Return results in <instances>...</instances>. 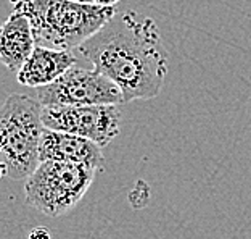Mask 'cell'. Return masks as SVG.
Returning a JSON list of instances; mask_svg holds the SVG:
<instances>
[{"label":"cell","mask_w":251,"mask_h":239,"mask_svg":"<svg viewBox=\"0 0 251 239\" xmlns=\"http://www.w3.org/2000/svg\"><path fill=\"white\" fill-rule=\"evenodd\" d=\"M77 50L94 70L116 84L124 104L161 92L169 54L150 16L135 11L116 15Z\"/></svg>","instance_id":"cell-1"},{"label":"cell","mask_w":251,"mask_h":239,"mask_svg":"<svg viewBox=\"0 0 251 239\" xmlns=\"http://www.w3.org/2000/svg\"><path fill=\"white\" fill-rule=\"evenodd\" d=\"M31 23L36 45L73 52L116 16L115 7L70 0H23L13 7Z\"/></svg>","instance_id":"cell-2"},{"label":"cell","mask_w":251,"mask_h":239,"mask_svg":"<svg viewBox=\"0 0 251 239\" xmlns=\"http://www.w3.org/2000/svg\"><path fill=\"white\" fill-rule=\"evenodd\" d=\"M44 129L39 100L10 94L0 107V152L10 178H27L41 163L39 146Z\"/></svg>","instance_id":"cell-3"},{"label":"cell","mask_w":251,"mask_h":239,"mask_svg":"<svg viewBox=\"0 0 251 239\" xmlns=\"http://www.w3.org/2000/svg\"><path fill=\"white\" fill-rule=\"evenodd\" d=\"M97 172L68 162H41L26 178V202L45 217H61L81 202Z\"/></svg>","instance_id":"cell-4"},{"label":"cell","mask_w":251,"mask_h":239,"mask_svg":"<svg viewBox=\"0 0 251 239\" xmlns=\"http://www.w3.org/2000/svg\"><path fill=\"white\" fill-rule=\"evenodd\" d=\"M42 107H89L121 105L123 94L115 83L97 70L73 66L52 84L36 89Z\"/></svg>","instance_id":"cell-5"},{"label":"cell","mask_w":251,"mask_h":239,"mask_svg":"<svg viewBox=\"0 0 251 239\" xmlns=\"http://www.w3.org/2000/svg\"><path fill=\"white\" fill-rule=\"evenodd\" d=\"M42 123L47 129L81 136L99 144L101 149L119 134V105L89 107H42Z\"/></svg>","instance_id":"cell-6"},{"label":"cell","mask_w":251,"mask_h":239,"mask_svg":"<svg viewBox=\"0 0 251 239\" xmlns=\"http://www.w3.org/2000/svg\"><path fill=\"white\" fill-rule=\"evenodd\" d=\"M50 160L100 170L105 163V157L103 149L92 141L45 128L39 146V162Z\"/></svg>","instance_id":"cell-7"},{"label":"cell","mask_w":251,"mask_h":239,"mask_svg":"<svg viewBox=\"0 0 251 239\" xmlns=\"http://www.w3.org/2000/svg\"><path fill=\"white\" fill-rule=\"evenodd\" d=\"M76 63V55L66 50H55L36 45L29 59L18 71V83L34 89L52 84Z\"/></svg>","instance_id":"cell-8"},{"label":"cell","mask_w":251,"mask_h":239,"mask_svg":"<svg viewBox=\"0 0 251 239\" xmlns=\"http://www.w3.org/2000/svg\"><path fill=\"white\" fill-rule=\"evenodd\" d=\"M36 49L31 23L20 11H13L0 25V61L18 73Z\"/></svg>","instance_id":"cell-9"},{"label":"cell","mask_w":251,"mask_h":239,"mask_svg":"<svg viewBox=\"0 0 251 239\" xmlns=\"http://www.w3.org/2000/svg\"><path fill=\"white\" fill-rule=\"evenodd\" d=\"M27 239H52V235L47 228H34L27 235Z\"/></svg>","instance_id":"cell-10"},{"label":"cell","mask_w":251,"mask_h":239,"mask_svg":"<svg viewBox=\"0 0 251 239\" xmlns=\"http://www.w3.org/2000/svg\"><path fill=\"white\" fill-rule=\"evenodd\" d=\"M119 0H94L95 5H100V7H115Z\"/></svg>","instance_id":"cell-11"},{"label":"cell","mask_w":251,"mask_h":239,"mask_svg":"<svg viewBox=\"0 0 251 239\" xmlns=\"http://www.w3.org/2000/svg\"><path fill=\"white\" fill-rule=\"evenodd\" d=\"M70 2H77V3H94V0H70Z\"/></svg>","instance_id":"cell-12"},{"label":"cell","mask_w":251,"mask_h":239,"mask_svg":"<svg viewBox=\"0 0 251 239\" xmlns=\"http://www.w3.org/2000/svg\"><path fill=\"white\" fill-rule=\"evenodd\" d=\"M8 2H11V3H13V7H15V5H16V3H20V2H23V0H8Z\"/></svg>","instance_id":"cell-13"}]
</instances>
